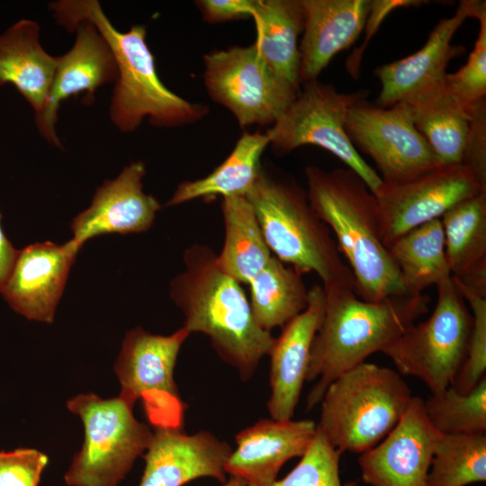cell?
I'll list each match as a JSON object with an SVG mask.
<instances>
[{"label":"cell","mask_w":486,"mask_h":486,"mask_svg":"<svg viewBox=\"0 0 486 486\" xmlns=\"http://www.w3.org/2000/svg\"><path fill=\"white\" fill-rule=\"evenodd\" d=\"M220 209L225 236L217 265L239 284H248L273 255L247 196L224 197Z\"/></svg>","instance_id":"28"},{"label":"cell","mask_w":486,"mask_h":486,"mask_svg":"<svg viewBox=\"0 0 486 486\" xmlns=\"http://www.w3.org/2000/svg\"><path fill=\"white\" fill-rule=\"evenodd\" d=\"M479 34L467 62L457 72L446 74L447 92L467 107L485 100L486 95V7L479 14Z\"/></svg>","instance_id":"35"},{"label":"cell","mask_w":486,"mask_h":486,"mask_svg":"<svg viewBox=\"0 0 486 486\" xmlns=\"http://www.w3.org/2000/svg\"><path fill=\"white\" fill-rule=\"evenodd\" d=\"M50 9L57 23L69 32L87 21L108 43L117 67L109 115L119 130L132 132L146 118L155 127L177 128L195 123L209 113L208 105L185 100L161 81L146 41L145 25L118 31L97 0H59L50 3Z\"/></svg>","instance_id":"1"},{"label":"cell","mask_w":486,"mask_h":486,"mask_svg":"<svg viewBox=\"0 0 486 486\" xmlns=\"http://www.w3.org/2000/svg\"><path fill=\"white\" fill-rule=\"evenodd\" d=\"M428 486H465L486 480V433L441 434Z\"/></svg>","instance_id":"31"},{"label":"cell","mask_w":486,"mask_h":486,"mask_svg":"<svg viewBox=\"0 0 486 486\" xmlns=\"http://www.w3.org/2000/svg\"><path fill=\"white\" fill-rule=\"evenodd\" d=\"M388 250L407 294H422L451 276L441 220L422 224L394 240Z\"/></svg>","instance_id":"29"},{"label":"cell","mask_w":486,"mask_h":486,"mask_svg":"<svg viewBox=\"0 0 486 486\" xmlns=\"http://www.w3.org/2000/svg\"><path fill=\"white\" fill-rule=\"evenodd\" d=\"M232 452L209 431L189 435L184 428H155L143 454L145 469L139 486H183L202 477L226 482L225 464Z\"/></svg>","instance_id":"18"},{"label":"cell","mask_w":486,"mask_h":486,"mask_svg":"<svg viewBox=\"0 0 486 486\" xmlns=\"http://www.w3.org/2000/svg\"><path fill=\"white\" fill-rule=\"evenodd\" d=\"M412 397L397 371L364 362L327 387L317 425L340 453L362 454L393 429Z\"/></svg>","instance_id":"6"},{"label":"cell","mask_w":486,"mask_h":486,"mask_svg":"<svg viewBox=\"0 0 486 486\" xmlns=\"http://www.w3.org/2000/svg\"><path fill=\"white\" fill-rule=\"evenodd\" d=\"M424 1L417 0H371L370 11L365 22V35L361 46L356 49L346 61V69L351 77L356 79L360 75V65L364 50L383 20L398 8L418 6Z\"/></svg>","instance_id":"38"},{"label":"cell","mask_w":486,"mask_h":486,"mask_svg":"<svg viewBox=\"0 0 486 486\" xmlns=\"http://www.w3.org/2000/svg\"><path fill=\"white\" fill-rule=\"evenodd\" d=\"M453 280L470 305L472 328L466 358L451 386L460 393H467L485 377L486 373V297L471 292L454 278Z\"/></svg>","instance_id":"34"},{"label":"cell","mask_w":486,"mask_h":486,"mask_svg":"<svg viewBox=\"0 0 486 486\" xmlns=\"http://www.w3.org/2000/svg\"><path fill=\"white\" fill-rule=\"evenodd\" d=\"M440 433L428 420L423 400H412L393 429L360 454L362 479L371 486H428Z\"/></svg>","instance_id":"14"},{"label":"cell","mask_w":486,"mask_h":486,"mask_svg":"<svg viewBox=\"0 0 486 486\" xmlns=\"http://www.w3.org/2000/svg\"><path fill=\"white\" fill-rule=\"evenodd\" d=\"M76 40L71 49L57 57L54 79L42 114L35 119L40 134L50 144L60 148L56 132L58 112L61 102L86 92L93 99L101 86L114 83L117 67L112 50L95 26L79 22L74 29Z\"/></svg>","instance_id":"19"},{"label":"cell","mask_w":486,"mask_h":486,"mask_svg":"<svg viewBox=\"0 0 486 486\" xmlns=\"http://www.w3.org/2000/svg\"><path fill=\"white\" fill-rule=\"evenodd\" d=\"M340 452L332 446L317 425L315 436L298 464L272 486H356L342 484Z\"/></svg>","instance_id":"33"},{"label":"cell","mask_w":486,"mask_h":486,"mask_svg":"<svg viewBox=\"0 0 486 486\" xmlns=\"http://www.w3.org/2000/svg\"><path fill=\"white\" fill-rule=\"evenodd\" d=\"M486 191L474 174L460 164L440 165L410 180L383 183L374 191L388 247L408 231L440 220L458 203Z\"/></svg>","instance_id":"13"},{"label":"cell","mask_w":486,"mask_h":486,"mask_svg":"<svg viewBox=\"0 0 486 486\" xmlns=\"http://www.w3.org/2000/svg\"><path fill=\"white\" fill-rule=\"evenodd\" d=\"M485 7V1H461L454 15L435 26L421 49L379 67L374 74L380 80L381 91L375 105L386 108L409 102L442 83L450 60L464 50L453 45L452 38L467 18L477 19Z\"/></svg>","instance_id":"15"},{"label":"cell","mask_w":486,"mask_h":486,"mask_svg":"<svg viewBox=\"0 0 486 486\" xmlns=\"http://www.w3.org/2000/svg\"><path fill=\"white\" fill-rule=\"evenodd\" d=\"M181 327L174 333L156 335L141 327L130 329L122 344L113 371L120 393L140 400L155 428H184L186 406L174 379L180 349L190 335Z\"/></svg>","instance_id":"10"},{"label":"cell","mask_w":486,"mask_h":486,"mask_svg":"<svg viewBox=\"0 0 486 486\" xmlns=\"http://www.w3.org/2000/svg\"><path fill=\"white\" fill-rule=\"evenodd\" d=\"M38 22L22 19L0 34V86L13 85L39 118L54 79L57 57L40 41Z\"/></svg>","instance_id":"23"},{"label":"cell","mask_w":486,"mask_h":486,"mask_svg":"<svg viewBox=\"0 0 486 486\" xmlns=\"http://www.w3.org/2000/svg\"><path fill=\"white\" fill-rule=\"evenodd\" d=\"M432 426L446 435L486 433V377L469 392L451 385L423 400Z\"/></svg>","instance_id":"32"},{"label":"cell","mask_w":486,"mask_h":486,"mask_svg":"<svg viewBox=\"0 0 486 486\" xmlns=\"http://www.w3.org/2000/svg\"><path fill=\"white\" fill-rule=\"evenodd\" d=\"M136 402L88 392L67 401L84 427V442L65 473L68 486H117L147 451L153 431L133 414Z\"/></svg>","instance_id":"7"},{"label":"cell","mask_w":486,"mask_h":486,"mask_svg":"<svg viewBox=\"0 0 486 486\" xmlns=\"http://www.w3.org/2000/svg\"><path fill=\"white\" fill-rule=\"evenodd\" d=\"M308 199L336 238L346 259L359 298L376 302L407 294L399 270L382 239L377 200L349 168H305Z\"/></svg>","instance_id":"4"},{"label":"cell","mask_w":486,"mask_h":486,"mask_svg":"<svg viewBox=\"0 0 486 486\" xmlns=\"http://www.w3.org/2000/svg\"><path fill=\"white\" fill-rule=\"evenodd\" d=\"M268 146L266 132H244L229 156L209 175L180 183L166 206L216 196H246L257 178L261 158Z\"/></svg>","instance_id":"26"},{"label":"cell","mask_w":486,"mask_h":486,"mask_svg":"<svg viewBox=\"0 0 486 486\" xmlns=\"http://www.w3.org/2000/svg\"><path fill=\"white\" fill-rule=\"evenodd\" d=\"M302 275L273 256L249 282L252 314L262 329L283 328L306 309L308 290Z\"/></svg>","instance_id":"30"},{"label":"cell","mask_w":486,"mask_h":486,"mask_svg":"<svg viewBox=\"0 0 486 486\" xmlns=\"http://www.w3.org/2000/svg\"><path fill=\"white\" fill-rule=\"evenodd\" d=\"M316 430L310 419L262 418L237 434L225 472L246 486H272L287 461L304 454Z\"/></svg>","instance_id":"20"},{"label":"cell","mask_w":486,"mask_h":486,"mask_svg":"<svg viewBox=\"0 0 486 486\" xmlns=\"http://www.w3.org/2000/svg\"><path fill=\"white\" fill-rule=\"evenodd\" d=\"M440 220L451 276L486 297V191L458 203Z\"/></svg>","instance_id":"24"},{"label":"cell","mask_w":486,"mask_h":486,"mask_svg":"<svg viewBox=\"0 0 486 486\" xmlns=\"http://www.w3.org/2000/svg\"><path fill=\"white\" fill-rule=\"evenodd\" d=\"M203 64L206 92L241 128L272 126L301 91L280 79L253 44L213 50L203 56Z\"/></svg>","instance_id":"11"},{"label":"cell","mask_w":486,"mask_h":486,"mask_svg":"<svg viewBox=\"0 0 486 486\" xmlns=\"http://www.w3.org/2000/svg\"><path fill=\"white\" fill-rule=\"evenodd\" d=\"M251 18L256 34L253 45L258 55L280 79L300 91L301 0H255Z\"/></svg>","instance_id":"25"},{"label":"cell","mask_w":486,"mask_h":486,"mask_svg":"<svg viewBox=\"0 0 486 486\" xmlns=\"http://www.w3.org/2000/svg\"><path fill=\"white\" fill-rule=\"evenodd\" d=\"M145 164L135 161L113 179L105 180L95 191L90 206L76 216L71 224L78 246L96 236L147 231L153 225L161 204L143 191Z\"/></svg>","instance_id":"17"},{"label":"cell","mask_w":486,"mask_h":486,"mask_svg":"<svg viewBox=\"0 0 486 486\" xmlns=\"http://www.w3.org/2000/svg\"><path fill=\"white\" fill-rule=\"evenodd\" d=\"M300 83L318 79L330 60L363 32L371 0H301Z\"/></svg>","instance_id":"22"},{"label":"cell","mask_w":486,"mask_h":486,"mask_svg":"<svg viewBox=\"0 0 486 486\" xmlns=\"http://www.w3.org/2000/svg\"><path fill=\"white\" fill-rule=\"evenodd\" d=\"M183 260L184 269L169 286L184 318L183 327L207 336L221 360L248 381L275 338L256 324L241 284L220 270L213 249L194 243L184 249Z\"/></svg>","instance_id":"2"},{"label":"cell","mask_w":486,"mask_h":486,"mask_svg":"<svg viewBox=\"0 0 486 486\" xmlns=\"http://www.w3.org/2000/svg\"><path fill=\"white\" fill-rule=\"evenodd\" d=\"M326 296L320 284L308 290L306 309L283 328L269 351L270 397L267 410L271 418L292 419L310 362V350L321 324Z\"/></svg>","instance_id":"21"},{"label":"cell","mask_w":486,"mask_h":486,"mask_svg":"<svg viewBox=\"0 0 486 486\" xmlns=\"http://www.w3.org/2000/svg\"><path fill=\"white\" fill-rule=\"evenodd\" d=\"M364 97L366 92L341 93L318 79L302 84L297 97L266 131L269 146L278 156L305 145L322 148L374 192L382 180L354 147L345 128L348 110Z\"/></svg>","instance_id":"9"},{"label":"cell","mask_w":486,"mask_h":486,"mask_svg":"<svg viewBox=\"0 0 486 486\" xmlns=\"http://www.w3.org/2000/svg\"><path fill=\"white\" fill-rule=\"evenodd\" d=\"M48 463V455L34 448L2 451L0 486H39Z\"/></svg>","instance_id":"36"},{"label":"cell","mask_w":486,"mask_h":486,"mask_svg":"<svg viewBox=\"0 0 486 486\" xmlns=\"http://www.w3.org/2000/svg\"><path fill=\"white\" fill-rule=\"evenodd\" d=\"M321 324L314 338L306 381L319 379L307 398V410L319 404L327 387L340 374L382 352L428 311L429 296L395 295L371 302L356 289L324 290Z\"/></svg>","instance_id":"3"},{"label":"cell","mask_w":486,"mask_h":486,"mask_svg":"<svg viewBox=\"0 0 486 486\" xmlns=\"http://www.w3.org/2000/svg\"><path fill=\"white\" fill-rule=\"evenodd\" d=\"M17 251L5 237L0 223V289L6 281L13 267Z\"/></svg>","instance_id":"40"},{"label":"cell","mask_w":486,"mask_h":486,"mask_svg":"<svg viewBox=\"0 0 486 486\" xmlns=\"http://www.w3.org/2000/svg\"><path fill=\"white\" fill-rule=\"evenodd\" d=\"M461 165L486 186V100L472 109Z\"/></svg>","instance_id":"37"},{"label":"cell","mask_w":486,"mask_h":486,"mask_svg":"<svg viewBox=\"0 0 486 486\" xmlns=\"http://www.w3.org/2000/svg\"><path fill=\"white\" fill-rule=\"evenodd\" d=\"M222 486H246L245 482L236 477H230Z\"/></svg>","instance_id":"41"},{"label":"cell","mask_w":486,"mask_h":486,"mask_svg":"<svg viewBox=\"0 0 486 486\" xmlns=\"http://www.w3.org/2000/svg\"><path fill=\"white\" fill-rule=\"evenodd\" d=\"M345 128L354 147L375 163L383 183L405 182L440 166L406 103L384 108L364 97L348 110Z\"/></svg>","instance_id":"12"},{"label":"cell","mask_w":486,"mask_h":486,"mask_svg":"<svg viewBox=\"0 0 486 486\" xmlns=\"http://www.w3.org/2000/svg\"><path fill=\"white\" fill-rule=\"evenodd\" d=\"M255 0H199L195 4L209 23L252 17Z\"/></svg>","instance_id":"39"},{"label":"cell","mask_w":486,"mask_h":486,"mask_svg":"<svg viewBox=\"0 0 486 486\" xmlns=\"http://www.w3.org/2000/svg\"><path fill=\"white\" fill-rule=\"evenodd\" d=\"M81 248L72 239L38 242L18 250L0 289L10 307L30 320L51 323L69 270Z\"/></svg>","instance_id":"16"},{"label":"cell","mask_w":486,"mask_h":486,"mask_svg":"<svg viewBox=\"0 0 486 486\" xmlns=\"http://www.w3.org/2000/svg\"><path fill=\"white\" fill-rule=\"evenodd\" d=\"M406 104L411 110L415 127L438 163L461 165L475 105L467 107L460 103L445 88L444 80Z\"/></svg>","instance_id":"27"},{"label":"cell","mask_w":486,"mask_h":486,"mask_svg":"<svg viewBox=\"0 0 486 486\" xmlns=\"http://www.w3.org/2000/svg\"><path fill=\"white\" fill-rule=\"evenodd\" d=\"M437 300L425 321L414 323L382 352L400 374L423 382L431 393L448 388L467 355L472 316L452 276L436 285Z\"/></svg>","instance_id":"8"},{"label":"cell","mask_w":486,"mask_h":486,"mask_svg":"<svg viewBox=\"0 0 486 486\" xmlns=\"http://www.w3.org/2000/svg\"><path fill=\"white\" fill-rule=\"evenodd\" d=\"M246 196L274 256L302 274L314 272L324 290L336 286L356 289L352 272L341 258L329 228L293 176L262 164Z\"/></svg>","instance_id":"5"}]
</instances>
